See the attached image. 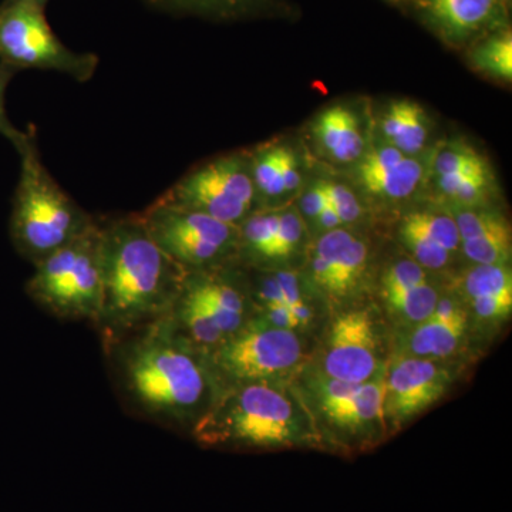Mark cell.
<instances>
[{"label":"cell","mask_w":512,"mask_h":512,"mask_svg":"<svg viewBox=\"0 0 512 512\" xmlns=\"http://www.w3.org/2000/svg\"><path fill=\"white\" fill-rule=\"evenodd\" d=\"M103 345L123 402L161 427L190 434L221 393L207 353L185 338L170 315Z\"/></svg>","instance_id":"cell-1"},{"label":"cell","mask_w":512,"mask_h":512,"mask_svg":"<svg viewBox=\"0 0 512 512\" xmlns=\"http://www.w3.org/2000/svg\"><path fill=\"white\" fill-rule=\"evenodd\" d=\"M100 261L96 326L103 342L168 315L187 275L158 247L138 214L100 220Z\"/></svg>","instance_id":"cell-2"},{"label":"cell","mask_w":512,"mask_h":512,"mask_svg":"<svg viewBox=\"0 0 512 512\" xmlns=\"http://www.w3.org/2000/svg\"><path fill=\"white\" fill-rule=\"evenodd\" d=\"M205 447L292 448L319 446L311 414L291 382L252 383L221 390L191 430Z\"/></svg>","instance_id":"cell-3"},{"label":"cell","mask_w":512,"mask_h":512,"mask_svg":"<svg viewBox=\"0 0 512 512\" xmlns=\"http://www.w3.org/2000/svg\"><path fill=\"white\" fill-rule=\"evenodd\" d=\"M20 178L13 200L10 235L23 258L33 265L87 231L96 217L84 211L56 183L43 164L36 136L19 151Z\"/></svg>","instance_id":"cell-4"},{"label":"cell","mask_w":512,"mask_h":512,"mask_svg":"<svg viewBox=\"0 0 512 512\" xmlns=\"http://www.w3.org/2000/svg\"><path fill=\"white\" fill-rule=\"evenodd\" d=\"M298 376L293 387L311 414L322 444L328 441L343 447L369 446L387 433L384 375L355 384L332 379L309 367Z\"/></svg>","instance_id":"cell-5"},{"label":"cell","mask_w":512,"mask_h":512,"mask_svg":"<svg viewBox=\"0 0 512 512\" xmlns=\"http://www.w3.org/2000/svg\"><path fill=\"white\" fill-rule=\"evenodd\" d=\"M26 292L56 318L89 320L96 325L101 308L99 218L82 235L35 265Z\"/></svg>","instance_id":"cell-6"},{"label":"cell","mask_w":512,"mask_h":512,"mask_svg":"<svg viewBox=\"0 0 512 512\" xmlns=\"http://www.w3.org/2000/svg\"><path fill=\"white\" fill-rule=\"evenodd\" d=\"M298 332L276 328L252 318L244 328L222 340L210 355L220 390L252 383H288L303 369Z\"/></svg>","instance_id":"cell-7"},{"label":"cell","mask_w":512,"mask_h":512,"mask_svg":"<svg viewBox=\"0 0 512 512\" xmlns=\"http://www.w3.org/2000/svg\"><path fill=\"white\" fill-rule=\"evenodd\" d=\"M45 9L35 0H5L0 5V63L18 72L46 70L89 82L99 67V56L64 45L47 22Z\"/></svg>","instance_id":"cell-8"},{"label":"cell","mask_w":512,"mask_h":512,"mask_svg":"<svg viewBox=\"0 0 512 512\" xmlns=\"http://www.w3.org/2000/svg\"><path fill=\"white\" fill-rule=\"evenodd\" d=\"M138 215L154 242L185 274L221 268L237 259L239 229L235 225L158 200Z\"/></svg>","instance_id":"cell-9"},{"label":"cell","mask_w":512,"mask_h":512,"mask_svg":"<svg viewBox=\"0 0 512 512\" xmlns=\"http://www.w3.org/2000/svg\"><path fill=\"white\" fill-rule=\"evenodd\" d=\"M157 200L239 227L258 201L248 154H228L194 168Z\"/></svg>","instance_id":"cell-10"},{"label":"cell","mask_w":512,"mask_h":512,"mask_svg":"<svg viewBox=\"0 0 512 512\" xmlns=\"http://www.w3.org/2000/svg\"><path fill=\"white\" fill-rule=\"evenodd\" d=\"M379 323L370 311L350 309L330 323L318 363L312 367L322 375L342 382L363 384L384 375L386 355Z\"/></svg>","instance_id":"cell-11"},{"label":"cell","mask_w":512,"mask_h":512,"mask_svg":"<svg viewBox=\"0 0 512 512\" xmlns=\"http://www.w3.org/2000/svg\"><path fill=\"white\" fill-rule=\"evenodd\" d=\"M456 373L450 362L390 356L384 373L383 416L387 433L402 429L443 399Z\"/></svg>","instance_id":"cell-12"},{"label":"cell","mask_w":512,"mask_h":512,"mask_svg":"<svg viewBox=\"0 0 512 512\" xmlns=\"http://www.w3.org/2000/svg\"><path fill=\"white\" fill-rule=\"evenodd\" d=\"M393 355L450 362L466 342L470 320L456 292H441L430 318L399 329Z\"/></svg>","instance_id":"cell-13"},{"label":"cell","mask_w":512,"mask_h":512,"mask_svg":"<svg viewBox=\"0 0 512 512\" xmlns=\"http://www.w3.org/2000/svg\"><path fill=\"white\" fill-rule=\"evenodd\" d=\"M421 15L451 46L507 28L508 0H417Z\"/></svg>","instance_id":"cell-14"},{"label":"cell","mask_w":512,"mask_h":512,"mask_svg":"<svg viewBox=\"0 0 512 512\" xmlns=\"http://www.w3.org/2000/svg\"><path fill=\"white\" fill-rule=\"evenodd\" d=\"M183 288L190 293L225 338L234 335L254 316L248 282L231 264L185 275Z\"/></svg>","instance_id":"cell-15"},{"label":"cell","mask_w":512,"mask_h":512,"mask_svg":"<svg viewBox=\"0 0 512 512\" xmlns=\"http://www.w3.org/2000/svg\"><path fill=\"white\" fill-rule=\"evenodd\" d=\"M313 136L320 150L335 163H353L365 150L359 119L352 110L340 104L319 114L313 124Z\"/></svg>","instance_id":"cell-16"},{"label":"cell","mask_w":512,"mask_h":512,"mask_svg":"<svg viewBox=\"0 0 512 512\" xmlns=\"http://www.w3.org/2000/svg\"><path fill=\"white\" fill-rule=\"evenodd\" d=\"M164 12L202 16L217 20H237L259 15L272 0H146Z\"/></svg>","instance_id":"cell-17"},{"label":"cell","mask_w":512,"mask_h":512,"mask_svg":"<svg viewBox=\"0 0 512 512\" xmlns=\"http://www.w3.org/2000/svg\"><path fill=\"white\" fill-rule=\"evenodd\" d=\"M168 315L174 320L181 333L194 343L201 352L210 355L212 350L225 339L220 328L201 308L200 303L181 286L180 295Z\"/></svg>","instance_id":"cell-18"},{"label":"cell","mask_w":512,"mask_h":512,"mask_svg":"<svg viewBox=\"0 0 512 512\" xmlns=\"http://www.w3.org/2000/svg\"><path fill=\"white\" fill-rule=\"evenodd\" d=\"M353 238L355 235L348 229H333V231L320 234L318 242L313 247L306 281L323 298L329 299L336 261Z\"/></svg>","instance_id":"cell-19"},{"label":"cell","mask_w":512,"mask_h":512,"mask_svg":"<svg viewBox=\"0 0 512 512\" xmlns=\"http://www.w3.org/2000/svg\"><path fill=\"white\" fill-rule=\"evenodd\" d=\"M440 295L439 286L430 281L406 291L383 295V301L386 303L390 318L399 325L400 329H404L430 318L431 313L436 309Z\"/></svg>","instance_id":"cell-20"},{"label":"cell","mask_w":512,"mask_h":512,"mask_svg":"<svg viewBox=\"0 0 512 512\" xmlns=\"http://www.w3.org/2000/svg\"><path fill=\"white\" fill-rule=\"evenodd\" d=\"M424 167L414 157H404L399 164L373 175L362 178L360 184L369 194L389 201L404 200L419 188L423 180Z\"/></svg>","instance_id":"cell-21"},{"label":"cell","mask_w":512,"mask_h":512,"mask_svg":"<svg viewBox=\"0 0 512 512\" xmlns=\"http://www.w3.org/2000/svg\"><path fill=\"white\" fill-rule=\"evenodd\" d=\"M369 252V245L363 239L356 237L352 239L348 247L343 249L336 261L335 272H333L330 301H345L359 289L365 279L367 265H369Z\"/></svg>","instance_id":"cell-22"},{"label":"cell","mask_w":512,"mask_h":512,"mask_svg":"<svg viewBox=\"0 0 512 512\" xmlns=\"http://www.w3.org/2000/svg\"><path fill=\"white\" fill-rule=\"evenodd\" d=\"M471 63L481 72L498 77L512 79V35L511 30H495L478 39L470 53Z\"/></svg>","instance_id":"cell-23"},{"label":"cell","mask_w":512,"mask_h":512,"mask_svg":"<svg viewBox=\"0 0 512 512\" xmlns=\"http://www.w3.org/2000/svg\"><path fill=\"white\" fill-rule=\"evenodd\" d=\"M437 188L444 197L450 198L454 205L460 207H481L487 201L493 184L490 167L477 171L436 177Z\"/></svg>","instance_id":"cell-24"},{"label":"cell","mask_w":512,"mask_h":512,"mask_svg":"<svg viewBox=\"0 0 512 512\" xmlns=\"http://www.w3.org/2000/svg\"><path fill=\"white\" fill-rule=\"evenodd\" d=\"M505 292H512L510 265H473L457 281L456 293L463 303Z\"/></svg>","instance_id":"cell-25"},{"label":"cell","mask_w":512,"mask_h":512,"mask_svg":"<svg viewBox=\"0 0 512 512\" xmlns=\"http://www.w3.org/2000/svg\"><path fill=\"white\" fill-rule=\"evenodd\" d=\"M249 170L254 181L256 198L275 200L285 195L282 180V146L259 148L248 154Z\"/></svg>","instance_id":"cell-26"},{"label":"cell","mask_w":512,"mask_h":512,"mask_svg":"<svg viewBox=\"0 0 512 512\" xmlns=\"http://www.w3.org/2000/svg\"><path fill=\"white\" fill-rule=\"evenodd\" d=\"M461 251L474 265H510L511 228L507 221L480 237L461 242Z\"/></svg>","instance_id":"cell-27"},{"label":"cell","mask_w":512,"mask_h":512,"mask_svg":"<svg viewBox=\"0 0 512 512\" xmlns=\"http://www.w3.org/2000/svg\"><path fill=\"white\" fill-rule=\"evenodd\" d=\"M402 222L417 229L451 254L454 255L460 251V234H458L456 222L447 211H414Z\"/></svg>","instance_id":"cell-28"},{"label":"cell","mask_w":512,"mask_h":512,"mask_svg":"<svg viewBox=\"0 0 512 512\" xmlns=\"http://www.w3.org/2000/svg\"><path fill=\"white\" fill-rule=\"evenodd\" d=\"M399 239L403 247L407 249L410 258L417 264L423 266L427 271H440L450 265L453 254L447 249L440 247L436 242L431 241L420 231L410 227V225L400 224Z\"/></svg>","instance_id":"cell-29"},{"label":"cell","mask_w":512,"mask_h":512,"mask_svg":"<svg viewBox=\"0 0 512 512\" xmlns=\"http://www.w3.org/2000/svg\"><path fill=\"white\" fill-rule=\"evenodd\" d=\"M303 232H305V224L299 210L292 208V210L279 212L278 231H276L275 242L269 252L266 265L285 261L295 254L301 245Z\"/></svg>","instance_id":"cell-30"},{"label":"cell","mask_w":512,"mask_h":512,"mask_svg":"<svg viewBox=\"0 0 512 512\" xmlns=\"http://www.w3.org/2000/svg\"><path fill=\"white\" fill-rule=\"evenodd\" d=\"M274 275L284 293L285 305L299 320L302 329L311 325L315 320V308L309 298V292L306 291V286L302 284V279L288 269H278Z\"/></svg>","instance_id":"cell-31"},{"label":"cell","mask_w":512,"mask_h":512,"mask_svg":"<svg viewBox=\"0 0 512 512\" xmlns=\"http://www.w3.org/2000/svg\"><path fill=\"white\" fill-rule=\"evenodd\" d=\"M483 157L477 154L470 146L456 143L443 147L433 161V171L436 177L464 173V171H477L487 168Z\"/></svg>","instance_id":"cell-32"},{"label":"cell","mask_w":512,"mask_h":512,"mask_svg":"<svg viewBox=\"0 0 512 512\" xmlns=\"http://www.w3.org/2000/svg\"><path fill=\"white\" fill-rule=\"evenodd\" d=\"M447 212L456 222L461 242L480 237L484 232L497 227L501 222L507 221L500 212L481 207L468 208L454 205Z\"/></svg>","instance_id":"cell-33"},{"label":"cell","mask_w":512,"mask_h":512,"mask_svg":"<svg viewBox=\"0 0 512 512\" xmlns=\"http://www.w3.org/2000/svg\"><path fill=\"white\" fill-rule=\"evenodd\" d=\"M427 269L417 264L414 259L402 258L387 266L382 276V296L389 293L406 291L430 282Z\"/></svg>","instance_id":"cell-34"},{"label":"cell","mask_w":512,"mask_h":512,"mask_svg":"<svg viewBox=\"0 0 512 512\" xmlns=\"http://www.w3.org/2000/svg\"><path fill=\"white\" fill-rule=\"evenodd\" d=\"M427 137H429V119L426 111L412 101L406 123L400 130L399 136L394 138L392 146L402 151L404 156L413 157L423 150Z\"/></svg>","instance_id":"cell-35"},{"label":"cell","mask_w":512,"mask_h":512,"mask_svg":"<svg viewBox=\"0 0 512 512\" xmlns=\"http://www.w3.org/2000/svg\"><path fill=\"white\" fill-rule=\"evenodd\" d=\"M18 70L8 66V64L0 63V136L8 138L10 143L15 146L18 153L26 144L29 143L30 138L36 136L35 130L22 131L15 124L9 120L8 111L5 107V94L8 89L10 80L15 77Z\"/></svg>","instance_id":"cell-36"},{"label":"cell","mask_w":512,"mask_h":512,"mask_svg":"<svg viewBox=\"0 0 512 512\" xmlns=\"http://www.w3.org/2000/svg\"><path fill=\"white\" fill-rule=\"evenodd\" d=\"M323 184H325L329 204L332 205L333 210L338 212L343 227L353 224L363 217L362 204L357 200L355 192L346 185L333 183V181H323Z\"/></svg>","instance_id":"cell-37"},{"label":"cell","mask_w":512,"mask_h":512,"mask_svg":"<svg viewBox=\"0 0 512 512\" xmlns=\"http://www.w3.org/2000/svg\"><path fill=\"white\" fill-rule=\"evenodd\" d=\"M404 157L407 156H404L402 151L397 150L396 147H393L392 144L389 143H387L386 146L375 148V150L366 154L362 163H360L359 170H357L359 180H362V178L373 177V175L389 170V168L399 164Z\"/></svg>","instance_id":"cell-38"},{"label":"cell","mask_w":512,"mask_h":512,"mask_svg":"<svg viewBox=\"0 0 512 512\" xmlns=\"http://www.w3.org/2000/svg\"><path fill=\"white\" fill-rule=\"evenodd\" d=\"M410 106H412V101H396L384 114L382 128L387 143L392 144L394 138L399 136L400 130H402L407 116H409Z\"/></svg>","instance_id":"cell-39"},{"label":"cell","mask_w":512,"mask_h":512,"mask_svg":"<svg viewBox=\"0 0 512 512\" xmlns=\"http://www.w3.org/2000/svg\"><path fill=\"white\" fill-rule=\"evenodd\" d=\"M328 204V194H326L325 184H323V181H320V183L312 185V187L303 194L299 214H301L302 218H305V220L313 222Z\"/></svg>","instance_id":"cell-40"},{"label":"cell","mask_w":512,"mask_h":512,"mask_svg":"<svg viewBox=\"0 0 512 512\" xmlns=\"http://www.w3.org/2000/svg\"><path fill=\"white\" fill-rule=\"evenodd\" d=\"M282 180H284L285 195L295 191L301 185L298 161L291 148L282 146Z\"/></svg>","instance_id":"cell-41"},{"label":"cell","mask_w":512,"mask_h":512,"mask_svg":"<svg viewBox=\"0 0 512 512\" xmlns=\"http://www.w3.org/2000/svg\"><path fill=\"white\" fill-rule=\"evenodd\" d=\"M312 224L319 234H325V232L333 231V229L343 228L338 212L333 210L332 205L330 204L323 208V211L320 212Z\"/></svg>","instance_id":"cell-42"},{"label":"cell","mask_w":512,"mask_h":512,"mask_svg":"<svg viewBox=\"0 0 512 512\" xmlns=\"http://www.w3.org/2000/svg\"><path fill=\"white\" fill-rule=\"evenodd\" d=\"M35 2L40 3V5L46 6L49 0H35Z\"/></svg>","instance_id":"cell-43"}]
</instances>
